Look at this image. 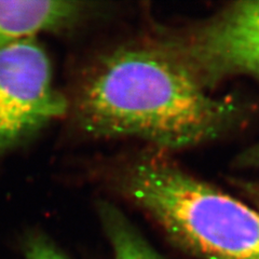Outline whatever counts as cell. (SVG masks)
I'll return each instance as SVG.
<instances>
[{"label":"cell","mask_w":259,"mask_h":259,"mask_svg":"<svg viewBox=\"0 0 259 259\" xmlns=\"http://www.w3.org/2000/svg\"><path fill=\"white\" fill-rule=\"evenodd\" d=\"M68 113L51 62L36 39L0 50V159Z\"/></svg>","instance_id":"cell-3"},{"label":"cell","mask_w":259,"mask_h":259,"mask_svg":"<svg viewBox=\"0 0 259 259\" xmlns=\"http://www.w3.org/2000/svg\"><path fill=\"white\" fill-rule=\"evenodd\" d=\"M70 94L68 113L88 137H136L168 150L216 139L240 113L237 103L209 94L169 49L142 45L97 55Z\"/></svg>","instance_id":"cell-1"},{"label":"cell","mask_w":259,"mask_h":259,"mask_svg":"<svg viewBox=\"0 0 259 259\" xmlns=\"http://www.w3.org/2000/svg\"><path fill=\"white\" fill-rule=\"evenodd\" d=\"M99 216L115 259H163L115 205L102 202Z\"/></svg>","instance_id":"cell-6"},{"label":"cell","mask_w":259,"mask_h":259,"mask_svg":"<svg viewBox=\"0 0 259 259\" xmlns=\"http://www.w3.org/2000/svg\"><path fill=\"white\" fill-rule=\"evenodd\" d=\"M26 259H68L53 243L41 234L27 239L25 244Z\"/></svg>","instance_id":"cell-7"},{"label":"cell","mask_w":259,"mask_h":259,"mask_svg":"<svg viewBox=\"0 0 259 259\" xmlns=\"http://www.w3.org/2000/svg\"><path fill=\"white\" fill-rule=\"evenodd\" d=\"M121 189L178 245L201 259H259V212L171 164L137 161Z\"/></svg>","instance_id":"cell-2"},{"label":"cell","mask_w":259,"mask_h":259,"mask_svg":"<svg viewBox=\"0 0 259 259\" xmlns=\"http://www.w3.org/2000/svg\"><path fill=\"white\" fill-rule=\"evenodd\" d=\"M103 9L68 0H0V50L45 32H64L90 22Z\"/></svg>","instance_id":"cell-5"},{"label":"cell","mask_w":259,"mask_h":259,"mask_svg":"<svg viewBox=\"0 0 259 259\" xmlns=\"http://www.w3.org/2000/svg\"><path fill=\"white\" fill-rule=\"evenodd\" d=\"M241 163L244 165H258L259 166V143L249 148L241 158Z\"/></svg>","instance_id":"cell-8"},{"label":"cell","mask_w":259,"mask_h":259,"mask_svg":"<svg viewBox=\"0 0 259 259\" xmlns=\"http://www.w3.org/2000/svg\"><path fill=\"white\" fill-rule=\"evenodd\" d=\"M167 49L204 84L233 75L259 79V0L232 5Z\"/></svg>","instance_id":"cell-4"}]
</instances>
